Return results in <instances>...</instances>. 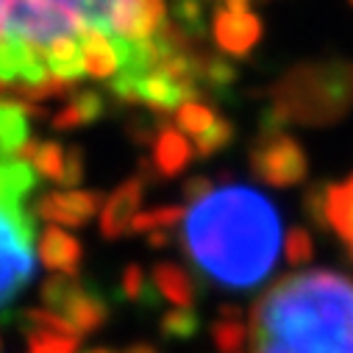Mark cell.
<instances>
[{"label":"cell","instance_id":"obj_11","mask_svg":"<svg viewBox=\"0 0 353 353\" xmlns=\"http://www.w3.org/2000/svg\"><path fill=\"white\" fill-rule=\"evenodd\" d=\"M0 45L6 48L3 59H0V81L3 83H9V86L12 83L34 86V83H42V81L50 78L48 67L37 56H31L28 50H23V48L9 42V34H6V0H0Z\"/></svg>","mask_w":353,"mask_h":353},{"label":"cell","instance_id":"obj_28","mask_svg":"<svg viewBox=\"0 0 353 353\" xmlns=\"http://www.w3.org/2000/svg\"><path fill=\"white\" fill-rule=\"evenodd\" d=\"M250 3L253 0H223V6L231 12H250Z\"/></svg>","mask_w":353,"mask_h":353},{"label":"cell","instance_id":"obj_30","mask_svg":"<svg viewBox=\"0 0 353 353\" xmlns=\"http://www.w3.org/2000/svg\"><path fill=\"white\" fill-rule=\"evenodd\" d=\"M92 353H109V350H92Z\"/></svg>","mask_w":353,"mask_h":353},{"label":"cell","instance_id":"obj_16","mask_svg":"<svg viewBox=\"0 0 353 353\" xmlns=\"http://www.w3.org/2000/svg\"><path fill=\"white\" fill-rule=\"evenodd\" d=\"M153 287L159 290L161 298H167L170 303L175 306H184V309H192L195 298H198V284L195 279L179 268L175 261H159L153 268V276H150Z\"/></svg>","mask_w":353,"mask_h":353},{"label":"cell","instance_id":"obj_27","mask_svg":"<svg viewBox=\"0 0 353 353\" xmlns=\"http://www.w3.org/2000/svg\"><path fill=\"white\" fill-rule=\"evenodd\" d=\"M209 190H212V181H209V179H190V181L184 184V201H187V203H195V201L203 198Z\"/></svg>","mask_w":353,"mask_h":353},{"label":"cell","instance_id":"obj_18","mask_svg":"<svg viewBox=\"0 0 353 353\" xmlns=\"http://www.w3.org/2000/svg\"><path fill=\"white\" fill-rule=\"evenodd\" d=\"M212 339L220 353H248V323L242 309L225 306L212 325Z\"/></svg>","mask_w":353,"mask_h":353},{"label":"cell","instance_id":"obj_2","mask_svg":"<svg viewBox=\"0 0 353 353\" xmlns=\"http://www.w3.org/2000/svg\"><path fill=\"white\" fill-rule=\"evenodd\" d=\"M248 353H353V281L331 270L279 279L250 309Z\"/></svg>","mask_w":353,"mask_h":353},{"label":"cell","instance_id":"obj_6","mask_svg":"<svg viewBox=\"0 0 353 353\" xmlns=\"http://www.w3.org/2000/svg\"><path fill=\"white\" fill-rule=\"evenodd\" d=\"M42 303L53 312H59L78 336L95 334L98 328L106 325L112 306L101 290L92 284L81 281V276H67V273H53L42 284Z\"/></svg>","mask_w":353,"mask_h":353},{"label":"cell","instance_id":"obj_1","mask_svg":"<svg viewBox=\"0 0 353 353\" xmlns=\"http://www.w3.org/2000/svg\"><path fill=\"white\" fill-rule=\"evenodd\" d=\"M181 245L206 281L242 292L276 268L281 220L276 206L250 187H212L184 212Z\"/></svg>","mask_w":353,"mask_h":353},{"label":"cell","instance_id":"obj_19","mask_svg":"<svg viewBox=\"0 0 353 353\" xmlns=\"http://www.w3.org/2000/svg\"><path fill=\"white\" fill-rule=\"evenodd\" d=\"M217 123V112L209 103L195 101H184L179 109H175V125H179L184 134L190 137H201L203 131H209Z\"/></svg>","mask_w":353,"mask_h":353},{"label":"cell","instance_id":"obj_26","mask_svg":"<svg viewBox=\"0 0 353 353\" xmlns=\"http://www.w3.org/2000/svg\"><path fill=\"white\" fill-rule=\"evenodd\" d=\"M314 253L312 245V234L306 228H292L287 236V261L290 264H306Z\"/></svg>","mask_w":353,"mask_h":353},{"label":"cell","instance_id":"obj_23","mask_svg":"<svg viewBox=\"0 0 353 353\" xmlns=\"http://www.w3.org/2000/svg\"><path fill=\"white\" fill-rule=\"evenodd\" d=\"M234 139H236L234 123L225 120V117H217V123H214L209 131H203L201 137H195V150H198V156L209 159V156L220 153L223 148H228Z\"/></svg>","mask_w":353,"mask_h":353},{"label":"cell","instance_id":"obj_24","mask_svg":"<svg viewBox=\"0 0 353 353\" xmlns=\"http://www.w3.org/2000/svg\"><path fill=\"white\" fill-rule=\"evenodd\" d=\"M175 26L190 39L203 42V3L201 0H175Z\"/></svg>","mask_w":353,"mask_h":353},{"label":"cell","instance_id":"obj_4","mask_svg":"<svg viewBox=\"0 0 353 353\" xmlns=\"http://www.w3.org/2000/svg\"><path fill=\"white\" fill-rule=\"evenodd\" d=\"M37 172L23 159L0 161V312L9 309L34 279V214L26 209Z\"/></svg>","mask_w":353,"mask_h":353},{"label":"cell","instance_id":"obj_21","mask_svg":"<svg viewBox=\"0 0 353 353\" xmlns=\"http://www.w3.org/2000/svg\"><path fill=\"white\" fill-rule=\"evenodd\" d=\"M179 220H184L181 206H156L148 212H137L128 234H150V231H161V228H175Z\"/></svg>","mask_w":353,"mask_h":353},{"label":"cell","instance_id":"obj_3","mask_svg":"<svg viewBox=\"0 0 353 353\" xmlns=\"http://www.w3.org/2000/svg\"><path fill=\"white\" fill-rule=\"evenodd\" d=\"M353 114V61L320 59L287 70L270 90L261 125L328 128Z\"/></svg>","mask_w":353,"mask_h":353},{"label":"cell","instance_id":"obj_29","mask_svg":"<svg viewBox=\"0 0 353 353\" xmlns=\"http://www.w3.org/2000/svg\"><path fill=\"white\" fill-rule=\"evenodd\" d=\"M125 353H159V350L153 345H148V342H137V345L125 347Z\"/></svg>","mask_w":353,"mask_h":353},{"label":"cell","instance_id":"obj_15","mask_svg":"<svg viewBox=\"0 0 353 353\" xmlns=\"http://www.w3.org/2000/svg\"><path fill=\"white\" fill-rule=\"evenodd\" d=\"M106 114V98L95 90H81L67 98V103L50 117L56 131H75L83 125H92Z\"/></svg>","mask_w":353,"mask_h":353},{"label":"cell","instance_id":"obj_10","mask_svg":"<svg viewBox=\"0 0 353 353\" xmlns=\"http://www.w3.org/2000/svg\"><path fill=\"white\" fill-rule=\"evenodd\" d=\"M142 195H145V179L142 175L123 181L112 192V198L101 209V234H103V239H120V236L128 234L131 220L137 217V212L142 206Z\"/></svg>","mask_w":353,"mask_h":353},{"label":"cell","instance_id":"obj_22","mask_svg":"<svg viewBox=\"0 0 353 353\" xmlns=\"http://www.w3.org/2000/svg\"><path fill=\"white\" fill-rule=\"evenodd\" d=\"M159 331H161V336H167V339H192V336L201 331V317H198L192 309L175 306L172 312H167V314L161 317Z\"/></svg>","mask_w":353,"mask_h":353},{"label":"cell","instance_id":"obj_9","mask_svg":"<svg viewBox=\"0 0 353 353\" xmlns=\"http://www.w3.org/2000/svg\"><path fill=\"white\" fill-rule=\"evenodd\" d=\"M212 37L223 53L248 56L261 39V20L253 12H231L223 6L212 17Z\"/></svg>","mask_w":353,"mask_h":353},{"label":"cell","instance_id":"obj_14","mask_svg":"<svg viewBox=\"0 0 353 353\" xmlns=\"http://www.w3.org/2000/svg\"><path fill=\"white\" fill-rule=\"evenodd\" d=\"M192 161V148L187 137L179 131V125H161L153 142V172H159L161 179H175L179 172L187 170Z\"/></svg>","mask_w":353,"mask_h":353},{"label":"cell","instance_id":"obj_31","mask_svg":"<svg viewBox=\"0 0 353 353\" xmlns=\"http://www.w3.org/2000/svg\"><path fill=\"white\" fill-rule=\"evenodd\" d=\"M347 3H350V9H353V0H347Z\"/></svg>","mask_w":353,"mask_h":353},{"label":"cell","instance_id":"obj_5","mask_svg":"<svg viewBox=\"0 0 353 353\" xmlns=\"http://www.w3.org/2000/svg\"><path fill=\"white\" fill-rule=\"evenodd\" d=\"M248 159H250L253 179L279 190L298 187L309 175V156L303 145L276 125H261L259 137L250 145Z\"/></svg>","mask_w":353,"mask_h":353},{"label":"cell","instance_id":"obj_25","mask_svg":"<svg viewBox=\"0 0 353 353\" xmlns=\"http://www.w3.org/2000/svg\"><path fill=\"white\" fill-rule=\"evenodd\" d=\"M26 336H28V353H75L78 350V336H64L50 331H37Z\"/></svg>","mask_w":353,"mask_h":353},{"label":"cell","instance_id":"obj_12","mask_svg":"<svg viewBox=\"0 0 353 353\" xmlns=\"http://www.w3.org/2000/svg\"><path fill=\"white\" fill-rule=\"evenodd\" d=\"M37 250H39L42 264L50 273H67V276H78L81 273L83 248L61 225H53V223L45 225L39 239H37Z\"/></svg>","mask_w":353,"mask_h":353},{"label":"cell","instance_id":"obj_17","mask_svg":"<svg viewBox=\"0 0 353 353\" xmlns=\"http://www.w3.org/2000/svg\"><path fill=\"white\" fill-rule=\"evenodd\" d=\"M28 112L20 101H0V161L17 156L28 139Z\"/></svg>","mask_w":353,"mask_h":353},{"label":"cell","instance_id":"obj_20","mask_svg":"<svg viewBox=\"0 0 353 353\" xmlns=\"http://www.w3.org/2000/svg\"><path fill=\"white\" fill-rule=\"evenodd\" d=\"M120 290L128 301L145 306V309H153L156 301H159V290L153 287V281H148V276L142 273L139 264H128L125 273H123V281H120Z\"/></svg>","mask_w":353,"mask_h":353},{"label":"cell","instance_id":"obj_7","mask_svg":"<svg viewBox=\"0 0 353 353\" xmlns=\"http://www.w3.org/2000/svg\"><path fill=\"white\" fill-rule=\"evenodd\" d=\"M306 203H309L306 206L309 214L317 223L328 225L353 259V175L345 181H339V184L312 190L306 195Z\"/></svg>","mask_w":353,"mask_h":353},{"label":"cell","instance_id":"obj_8","mask_svg":"<svg viewBox=\"0 0 353 353\" xmlns=\"http://www.w3.org/2000/svg\"><path fill=\"white\" fill-rule=\"evenodd\" d=\"M101 206H103L101 192L67 187V190H56V192L42 195L34 206V214H39L42 220L61 225V228H81L101 212Z\"/></svg>","mask_w":353,"mask_h":353},{"label":"cell","instance_id":"obj_13","mask_svg":"<svg viewBox=\"0 0 353 353\" xmlns=\"http://www.w3.org/2000/svg\"><path fill=\"white\" fill-rule=\"evenodd\" d=\"M17 159L28 161L45 181L67 187V148L61 142H50V139L45 142V139L28 137L17 150Z\"/></svg>","mask_w":353,"mask_h":353}]
</instances>
